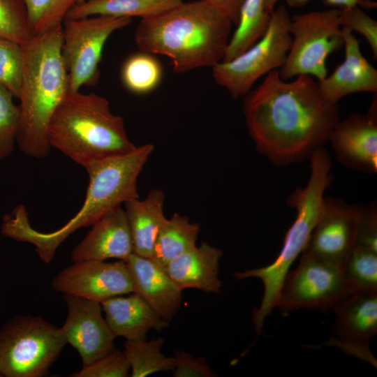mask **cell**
<instances>
[{
    "label": "cell",
    "instance_id": "cell-5",
    "mask_svg": "<svg viewBox=\"0 0 377 377\" xmlns=\"http://www.w3.org/2000/svg\"><path fill=\"white\" fill-rule=\"evenodd\" d=\"M52 147L77 164L126 154L136 146L126 133L121 117L112 112L108 101L94 93H68L47 127Z\"/></svg>",
    "mask_w": 377,
    "mask_h": 377
},
{
    "label": "cell",
    "instance_id": "cell-19",
    "mask_svg": "<svg viewBox=\"0 0 377 377\" xmlns=\"http://www.w3.org/2000/svg\"><path fill=\"white\" fill-rule=\"evenodd\" d=\"M117 295L101 303L105 318L114 335L126 340L146 339L151 330L161 331L169 322L138 294Z\"/></svg>",
    "mask_w": 377,
    "mask_h": 377
},
{
    "label": "cell",
    "instance_id": "cell-33",
    "mask_svg": "<svg viewBox=\"0 0 377 377\" xmlns=\"http://www.w3.org/2000/svg\"><path fill=\"white\" fill-rule=\"evenodd\" d=\"M339 21L341 27L357 31L367 40L374 59H377V22L359 6L340 7Z\"/></svg>",
    "mask_w": 377,
    "mask_h": 377
},
{
    "label": "cell",
    "instance_id": "cell-36",
    "mask_svg": "<svg viewBox=\"0 0 377 377\" xmlns=\"http://www.w3.org/2000/svg\"><path fill=\"white\" fill-rule=\"evenodd\" d=\"M356 246L377 251V204L376 200L363 206L359 223Z\"/></svg>",
    "mask_w": 377,
    "mask_h": 377
},
{
    "label": "cell",
    "instance_id": "cell-25",
    "mask_svg": "<svg viewBox=\"0 0 377 377\" xmlns=\"http://www.w3.org/2000/svg\"><path fill=\"white\" fill-rule=\"evenodd\" d=\"M269 17L264 8V0H244L239 23L222 61L234 59L256 43L265 34Z\"/></svg>",
    "mask_w": 377,
    "mask_h": 377
},
{
    "label": "cell",
    "instance_id": "cell-6",
    "mask_svg": "<svg viewBox=\"0 0 377 377\" xmlns=\"http://www.w3.org/2000/svg\"><path fill=\"white\" fill-rule=\"evenodd\" d=\"M309 161L311 170L306 184L302 188H296L287 199V205L295 209L296 216L286 234L279 254L269 265L234 273L239 280L256 277L263 283V299L252 318L257 335L262 333L265 318L276 307L289 268L307 244L320 216L324 194L332 182L331 156L324 147L315 151Z\"/></svg>",
    "mask_w": 377,
    "mask_h": 377
},
{
    "label": "cell",
    "instance_id": "cell-27",
    "mask_svg": "<svg viewBox=\"0 0 377 377\" xmlns=\"http://www.w3.org/2000/svg\"><path fill=\"white\" fill-rule=\"evenodd\" d=\"M163 76L161 64L151 54L140 51L130 56L124 63L121 77L125 87L137 94L154 90Z\"/></svg>",
    "mask_w": 377,
    "mask_h": 377
},
{
    "label": "cell",
    "instance_id": "cell-17",
    "mask_svg": "<svg viewBox=\"0 0 377 377\" xmlns=\"http://www.w3.org/2000/svg\"><path fill=\"white\" fill-rule=\"evenodd\" d=\"M133 253L124 209L119 207L91 226L84 238L73 249V263L86 260H126Z\"/></svg>",
    "mask_w": 377,
    "mask_h": 377
},
{
    "label": "cell",
    "instance_id": "cell-34",
    "mask_svg": "<svg viewBox=\"0 0 377 377\" xmlns=\"http://www.w3.org/2000/svg\"><path fill=\"white\" fill-rule=\"evenodd\" d=\"M130 364L123 351L115 349L94 362L82 366L73 373V377H126L130 371Z\"/></svg>",
    "mask_w": 377,
    "mask_h": 377
},
{
    "label": "cell",
    "instance_id": "cell-13",
    "mask_svg": "<svg viewBox=\"0 0 377 377\" xmlns=\"http://www.w3.org/2000/svg\"><path fill=\"white\" fill-rule=\"evenodd\" d=\"M52 288L101 303L117 295L133 292L131 278L124 260H86L62 269L52 281Z\"/></svg>",
    "mask_w": 377,
    "mask_h": 377
},
{
    "label": "cell",
    "instance_id": "cell-11",
    "mask_svg": "<svg viewBox=\"0 0 377 377\" xmlns=\"http://www.w3.org/2000/svg\"><path fill=\"white\" fill-rule=\"evenodd\" d=\"M282 283L276 307L283 316L299 309L327 311L354 291L341 267L301 253Z\"/></svg>",
    "mask_w": 377,
    "mask_h": 377
},
{
    "label": "cell",
    "instance_id": "cell-35",
    "mask_svg": "<svg viewBox=\"0 0 377 377\" xmlns=\"http://www.w3.org/2000/svg\"><path fill=\"white\" fill-rule=\"evenodd\" d=\"M175 377H212L217 376L204 357H195L184 350L175 353Z\"/></svg>",
    "mask_w": 377,
    "mask_h": 377
},
{
    "label": "cell",
    "instance_id": "cell-38",
    "mask_svg": "<svg viewBox=\"0 0 377 377\" xmlns=\"http://www.w3.org/2000/svg\"><path fill=\"white\" fill-rule=\"evenodd\" d=\"M226 15L237 26L244 0H205Z\"/></svg>",
    "mask_w": 377,
    "mask_h": 377
},
{
    "label": "cell",
    "instance_id": "cell-26",
    "mask_svg": "<svg viewBox=\"0 0 377 377\" xmlns=\"http://www.w3.org/2000/svg\"><path fill=\"white\" fill-rule=\"evenodd\" d=\"M164 342L161 337L149 341L126 340L123 352L130 364L132 377H145L174 369V357H166L161 353Z\"/></svg>",
    "mask_w": 377,
    "mask_h": 377
},
{
    "label": "cell",
    "instance_id": "cell-24",
    "mask_svg": "<svg viewBox=\"0 0 377 377\" xmlns=\"http://www.w3.org/2000/svg\"><path fill=\"white\" fill-rule=\"evenodd\" d=\"M199 232L198 223L175 213L170 219L166 218L161 226L150 258L164 267L173 258L195 246Z\"/></svg>",
    "mask_w": 377,
    "mask_h": 377
},
{
    "label": "cell",
    "instance_id": "cell-40",
    "mask_svg": "<svg viewBox=\"0 0 377 377\" xmlns=\"http://www.w3.org/2000/svg\"><path fill=\"white\" fill-rule=\"evenodd\" d=\"M84 1V0H80L79 2H80V1Z\"/></svg>",
    "mask_w": 377,
    "mask_h": 377
},
{
    "label": "cell",
    "instance_id": "cell-12",
    "mask_svg": "<svg viewBox=\"0 0 377 377\" xmlns=\"http://www.w3.org/2000/svg\"><path fill=\"white\" fill-rule=\"evenodd\" d=\"M362 210L363 205L325 197L320 216L302 253L341 267L356 246Z\"/></svg>",
    "mask_w": 377,
    "mask_h": 377
},
{
    "label": "cell",
    "instance_id": "cell-8",
    "mask_svg": "<svg viewBox=\"0 0 377 377\" xmlns=\"http://www.w3.org/2000/svg\"><path fill=\"white\" fill-rule=\"evenodd\" d=\"M290 15L281 5L271 13L263 36L251 47L228 61L212 67L216 83L233 98L245 96L262 76L283 65L291 43Z\"/></svg>",
    "mask_w": 377,
    "mask_h": 377
},
{
    "label": "cell",
    "instance_id": "cell-20",
    "mask_svg": "<svg viewBox=\"0 0 377 377\" xmlns=\"http://www.w3.org/2000/svg\"><path fill=\"white\" fill-rule=\"evenodd\" d=\"M222 256L221 249L202 242L173 258L163 267L182 290L195 288L207 293H219L222 286L219 278Z\"/></svg>",
    "mask_w": 377,
    "mask_h": 377
},
{
    "label": "cell",
    "instance_id": "cell-22",
    "mask_svg": "<svg viewBox=\"0 0 377 377\" xmlns=\"http://www.w3.org/2000/svg\"><path fill=\"white\" fill-rule=\"evenodd\" d=\"M165 198L162 190L153 188L145 199L138 197L124 203L134 253L151 257L157 234L166 219L163 214Z\"/></svg>",
    "mask_w": 377,
    "mask_h": 377
},
{
    "label": "cell",
    "instance_id": "cell-3",
    "mask_svg": "<svg viewBox=\"0 0 377 377\" xmlns=\"http://www.w3.org/2000/svg\"><path fill=\"white\" fill-rule=\"evenodd\" d=\"M232 25L205 0L183 1L156 16L142 19L135 41L142 52L168 57L173 71L182 73L221 62Z\"/></svg>",
    "mask_w": 377,
    "mask_h": 377
},
{
    "label": "cell",
    "instance_id": "cell-18",
    "mask_svg": "<svg viewBox=\"0 0 377 377\" xmlns=\"http://www.w3.org/2000/svg\"><path fill=\"white\" fill-rule=\"evenodd\" d=\"M133 292L140 295L165 320L170 322L178 312L182 290L163 267L149 258L133 253L126 260Z\"/></svg>",
    "mask_w": 377,
    "mask_h": 377
},
{
    "label": "cell",
    "instance_id": "cell-1",
    "mask_svg": "<svg viewBox=\"0 0 377 377\" xmlns=\"http://www.w3.org/2000/svg\"><path fill=\"white\" fill-rule=\"evenodd\" d=\"M243 112L257 151L279 167L309 160L340 119L339 105L323 97L313 77L283 80L279 70L244 96Z\"/></svg>",
    "mask_w": 377,
    "mask_h": 377
},
{
    "label": "cell",
    "instance_id": "cell-15",
    "mask_svg": "<svg viewBox=\"0 0 377 377\" xmlns=\"http://www.w3.org/2000/svg\"><path fill=\"white\" fill-rule=\"evenodd\" d=\"M337 161L346 168L377 172L376 97L367 113L354 112L333 127L329 137Z\"/></svg>",
    "mask_w": 377,
    "mask_h": 377
},
{
    "label": "cell",
    "instance_id": "cell-9",
    "mask_svg": "<svg viewBox=\"0 0 377 377\" xmlns=\"http://www.w3.org/2000/svg\"><path fill=\"white\" fill-rule=\"evenodd\" d=\"M291 43L280 77L289 80L300 75L316 77L327 75L326 60L332 53L343 47L344 40L339 21V10L311 11L290 18Z\"/></svg>",
    "mask_w": 377,
    "mask_h": 377
},
{
    "label": "cell",
    "instance_id": "cell-14",
    "mask_svg": "<svg viewBox=\"0 0 377 377\" xmlns=\"http://www.w3.org/2000/svg\"><path fill=\"white\" fill-rule=\"evenodd\" d=\"M64 300L68 313L60 329L67 343L79 353L82 366L116 349V337L103 316L101 303L71 295H64Z\"/></svg>",
    "mask_w": 377,
    "mask_h": 377
},
{
    "label": "cell",
    "instance_id": "cell-37",
    "mask_svg": "<svg viewBox=\"0 0 377 377\" xmlns=\"http://www.w3.org/2000/svg\"><path fill=\"white\" fill-rule=\"evenodd\" d=\"M279 0H264V8L269 15L274 10ZM310 0H286L287 4L293 8L305 6ZM325 3L332 6H359L361 8H371L376 7V3L370 0H324Z\"/></svg>",
    "mask_w": 377,
    "mask_h": 377
},
{
    "label": "cell",
    "instance_id": "cell-31",
    "mask_svg": "<svg viewBox=\"0 0 377 377\" xmlns=\"http://www.w3.org/2000/svg\"><path fill=\"white\" fill-rule=\"evenodd\" d=\"M24 68L22 45L6 38H0V85L19 98Z\"/></svg>",
    "mask_w": 377,
    "mask_h": 377
},
{
    "label": "cell",
    "instance_id": "cell-23",
    "mask_svg": "<svg viewBox=\"0 0 377 377\" xmlns=\"http://www.w3.org/2000/svg\"><path fill=\"white\" fill-rule=\"evenodd\" d=\"M183 0H84L77 3L66 18L77 19L96 15L142 19L161 14Z\"/></svg>",
    "mask_w": 377,
    "mask_h": 377
},
{
    "label": "cell",
    "instance_id": "cell-21",
    "mask_svg": "<svg viewBox=\"0 0 377 377\" xmlns=\"http://www.w3.org/2000/svg\"><path fill=\"white\" fill-rule=\"evenodd\" d=\"M332 310L335 332L344 345H367L376 334L377 291L354 290Z\"/></svg>",
    "mask_w": 377,
    "mask_h": 377
},
{
    "label": "cell",
    "instance_id": "cell-39",
    "mask_svg": "<svg viewBox=\"0 0 377 377\" xmlns=\"http://www.w3.org/2000/svg\"><path fill=\"white\" fill-rule=\"evenodd\" d=\"M0 377H2L1 374H0Z\"/></svg>",
    "mask_w": 377,
    "mask_h": 377
},
{
    "label": "cell",
    "instance_id": "cell-16",
    "mask_svg": "<svg viewBox=\"0 0 377 377\" xmlns=\"http://www.w3.org/2000/svg\"><path fill=\"white\" fill-rule=\"evenodd\" d=\"M345 57L334 71L317 81L323 97L338 104L346 96L359 92H377V71L363 56L360 40L350 29L341 27Z\"/></svg>",
    "mask_w": 377,
    "mask_h": 377
},
{
    "label": "cell",
    "instance_id": "cell-30",
    "mask_svg": "<svg viewBox=\"0 0 377 377\" xmlns=\"http://www.w3.org/2000/svg\"><path fill=\"white\" fill-rule=\"evenodd\" d=\"M34 35L24 0H0V38L24 45Z\"/></svg>",
    "mask_w": 377,
    "mask_h": 377
},
{
    "label": "cell",
    "instance_id": "cell-7",
    "mask_svg": "<svg viewBox=\"0 0 377 377\" xmlns=\"http://www.w3.org/2000/svg\"><path fill=\"white\" fill-rule=\"evenodd\" d=\"M66 344L60 327L40 316L16 315L0 327V374L44 376Z\"/></svg>",
    "mask_w": 377,
    "mask_h": 377
},
{
    "label": "cell",
    "instance_id": "cell-2",
    "mask_svg": "<svg viewBox=\"0 0 377 377\" xmlns=\"http://www.w3.org/2000/svg\"><path fill=\"white\" fill-rule=\"evenodd\" d=\"M152 144L138 146L130 152L98 160L85 169L89 185L82 207L64 226L50 232H40L30 224L25 207L18 205L3 216L1 232L17 242L34 246L40 258L50 263L59 245L72 233L91 226L100 219L138 198V178L152 154Z\"/></svg>",
    "mask_w": 377,
    "mask_h": 377
},
{
    "label": "cell",
    "instance_id": "cell-4",
    "mask_svg": "<svg viewBox=\"0 0 377 377\" xmlns=\"http://www.w3.org/2000/svg\"><path fill=\"white\" fill-rule=\"evenodd\" d=\"M62 25L35 34L22 45L24 76L16 140L26 155L43 158L50 154L47 127L57 108L68 93L61 55Z\"/></svg>",
    "mask_w": 377,
    "mask_h": 377
},
{
    "label": "cell",
    "instance_id": "cell-29",
    "mask_svg": "<svg viewBox=\"0 0 377 377\" xmlns=\"http://www.w3.org/2000/svg\"><path fill=\"white\" fill-rule=\"evenodd\" d=\"M80 0H24L34 34L62 25L71 9Z\"/></svg>",
    "mask_w": 377,
    "mask_h": 377
},
{
    "label": "cell",
    "instance_id": "cell-28",
    "mask_svg": "<svg viewBox=\"0 0 377 377\" xmlns=\"http://www.w3.org/2000/svg\"><path fill=\"white\" fill-rule=\"evenodd\" d=\"M341 269L354 290L377 291V251L355 246Z\"/></svg>",
    "mask_w": 377,
    "mask_h": 377
},
{
    "label": "cell",
    "instance_id": "cell-32",
    "mask_svg": "<svg viewBox=\"0 0 377 377\" xmlns=\"http://www.w3.org/2000/svg\"><path fill=\"white\" fill-rule=\"evenodd\" d=\"M13 98L7 89L0 85V160L11 154L17 140L20 109Z\"/></svg>",
    "mask_w": 377,
    "mask_h": 377
},
{
    "label": "cell",
    "instance_id": "cell-10",
    "mask_svg": "<svg viewBox=\"0 0 377 377\" xmlns=\"http://www.w3.org/2000/svg\"><path fill=\"white\" fill-rule=\"evenodd\" d=\"M131 22V18L104 15L64 20L61 55L67 71L68 93L96 84L106 41L114 32Z\"/></svg>",
    "mask_w": 377,
    "mask_h": 377
}]
</instances>
